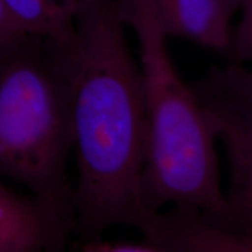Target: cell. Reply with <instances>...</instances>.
Here are the masks:
<instances>
[{
  "instance_id": "9",
  "label": "cell",
  "mask_w": 252,
  "mask_h": 252,
  "mask_svg": "<svg viewBox=\"0 0 252 252\" xmlns=\"http://www.w3.org/2000/svg\"><path fill=\"white\" fill-rule=\"evenodd\" d=\"M242 11L241 24L237 34L234 37L236 49L242 53H248L252 49V0H235Z\"/></svg>"
},
{
  "instance_id": "11",
  "label": "cell",
  "mask_w": 252,
  "mask_h": 252,
  "mask_svg": "<svg viewBox=\"0 0 252 252\" xmlns=\"http://www.w3.org/2000/svg\"><path fill=\"white\" fill-rule=\"evenodd\" d=\"M54 1L63 5L64 7H67L68 9H70V11L75 15V12H76V8H77V1H76V0H54Z\"/></svg>"
},
{
  "instance_id": "7",
  "label": "cell",
  "mask_w": 252,
  "mask_h": 252,
  "mask_svg": "<svg viewBox=\"0 0 252 252\" xmlns=\"http://www.w3.org/2000/svg\"><path fill=\"white\" fill-rule=\"evenodd\" d=\"M167 36L184 37L206 48L228 52L234 47L235 0H153Z\"/></svg>"
},
{
  "instance_id": "1",
  "label": "cell",
  "mask_w": 252,
  "mask_h": 252,
  "mask_svg": "<svg viewBox=\"0 0 252 252\" xmlns=\"http://www.w3.org/2000/svg\"><path fill=\"white\" fill-rule=\"evenodd\" d=\"M113 0L75 12L72 133L76 230L83 242L115 225L134 226L146 162L147 121L140 67Z\"/></svg>"
},
{
  "instance_id": "5",
  "label": "cell",
  "mask_w": 252,
  "mask_h": 252,
  "mask_svg": "<svg viewBox=\"0 0 252 252\" xmlns=\"http://www.w3.org/2000/svg\"><path fill=\"white\" fill-rule=\"evenodd\" d=\"M75 230L72 196H21L0 181V252L62 251Z\"/></svg>"
},
{
  "instance_id": "4",
  "label": "cell",
  "mask_w": 252,
  "mask_h": 252,
  "mask_svg": "<svg viewBox=\"0 0 252 252\" xmlns=\"http://www.w3.org/2000/svg\"><path fill=\"white\" fill-rule=\"evenodd\" d=\"M229 169L225 198L236 225L252 235V75L238 64L213 67L189 83Z\"/></svg>"
},
{
  "instance_id": "3",
  "label": "cell",
  "mask_w": 252,
  "mask_h": 252,
  "mask_svg": "<svg viewBox=\"0 0 252 252\" xmlns=\"http://www.w3.org/2000/svg\"><path fill=\"white\" fill-rule=\"evenodd\" d=\"M74 47L32 34L0 43V180L35 196H72Z\"/></svg>"
},
{
  "instance_id": "12",
  "label": "cell",
  "mask_w": 252,
  "mask_h": 252,
  "mask_svg": "<svg viewBox=\"0 0 252 252\" xmlns=\"http://www.w3.org/2000/svg\"><path fill=\"white\" fill-rule=\"evenodd\" d=\"M77 1V8L80 7V6L84 5V4H89V2H94V1H97V0H76ZM76 8V9H77Z\"/></svg>"
},
{
  "instance_id": "6",
  "label": "cell",
  "mask_w": 252,
  "mask_h": 252,
  "mask_svg": "<svg viewBox=\"0 0 252 252\" xmlns=\"http://www.w3.org/2000/svg\"><path fill=\"white\" fill-rule=\"evenodd\" d=\"M134 228L149 252H251L252 235L223 228L200 209L173 204L168 212L141 206Z\"/></svg>"
},
{
  "instance_id": "10",
  "label": "cell",
  "mask_w": 252,
  "mask_h": 252,
  "mask_svg": "<svg viewBox=\"0 0 252 252\" xmlns=\"http://www.w3.org/2000/svg\"><path fill=\"white\" fill-rule=\"evenodd\" d=\"M24 34L27 33H25L23 28L19 26L0 0V43L8 42Z\"/></svg>"
},
{
  "instance_id": "2",
  "label": "cell",
  "mask_w": 252,
  "mask_h": 252,
  "mask_svg": "<svg viewBox=\"0 0 252 252\" xmlns=\"http://www.w3.org/2000/svg\"><path fill=\"white\" fill-rule=\"evenodd\" d=\"M134 32L147 121L140 202L152 209L188 204L231 231L241 232L220 186L219 157L209 125L189 83L169 55L153 0H113Z\"/></svg>"
},
{
  "instance_id": "8",
  "label": "cell",
  "mask_w": 252,
  "mask_h": 252,
  "mask_svg": "<svg viewBox=\"0 0 252 252\" xmlns=\"http://www.w3.org/2000/svg\"><path fill=\"white\" fill-rule=\"evenodd\" d=\"M1 1L25 33L45 37L61 47L75 42V15L63 5L54 0Z\"/></svg>"
}]
</instances>
